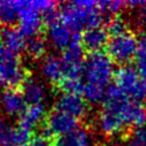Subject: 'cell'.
<instances>
[{
  "mask_svg": "<svg viewBox=\"0 0 146 146\" xmlns=\"http://www.w3.org/2000/svg\"><path fill=\"white\" fill-rule=\"evenodd\" d=\"M115 75L114 62L103 51L90 52L83 63L82 97L88 104L104 102Z\"/></svg>",
  "mask_w": 146,
  "mask_h": 146,
  "instance_id": "cell-1",
  "label": "cell"
},
{
  "mask_svg": "<svg viewBox=\"0 0 146 146\" xmlns=\"http://www.w3.org/2000/svg\"><path fill=\"white\" fill-rule=\"evenodd\" d=\"M58 17L76 33L88 27L98 26L103 21V14L98 8V3L91 0H76L63 3Z\"/></svg>",
  "mask_w": 146,
  "mask_h": 146,
  "instance_id": "cell-2",
  "label": "cell"
},
{
  "mask_svg": "<svg viewBox=\"0 0 146 146\" xmlns=\"http://www.w3.org/2000/svg\"><path fill=\"white\" fill-rule=\"evenodd\" d=\"M115 87L129 99L140 102L146 97V80L143 79L133 66L123 65L115 71Z\"/></svg>",
  "mask_w": 146,
  "mask_h": 146,
  "instance_id": "cell-3",
  "label": "cell"
},
{
  "mask_svg": "<svg viewBox=\"0 0 146 146\" xmlns=\"http://www.w3.org/2000/svg\"><path fill=\"white\" fill-rule=\"evenodd\" d=\"M25 79L26 70L18 54L2 49L0 51V84L16 88L22 86Z\"/></svg>",
  "mask_w": 146,
  "mask_h": 146,
  "instance_id": "cell-4",
  "label": "cell"
},
{
  "mask_svg": "<svg viewBox=\"0 0 146 146\" xmlns=\"http://www.w3.org/2000/svg\"><path fill=\"white\" fill-rule=\"evenodd\" d=\"M137 43L138 38H136V35L130 31L112 35L106 46L107 55L113 62L122 64V66L128 65V63L133 60Z\"/></svg>",
  "mask_w": 146,
  "mask_h": 146,
  "instance_id": "cell-5",
  "label": "cell"
},
{
  "mask_svg": "<svg viewBox=\"0 0 146 146\" xmlns=\"http://www.w3.org/2000/svg\"><path fill=\"white\" fill-rule=\"evenodd\" d=\"M79 127V120L75 117L60 112L58 110H52L44 120L43 127V137H63L68 132L75 130Z\"/></svg>",
  "mask_w": 146,
  "mask_h": 146,
  "instance_id": "cell-6",
  "label": "cell"
},
{
  "mask_svg": "<svg viewBox=\"0 0 146 146\" xmlns=\"http://www.w3.org/2000/svg\"><path fill=\"white\" fill-rule=\"evenodd\" d=\"M42 16L34 1H19L18 23L19 30L29 39L39 35L42 24Z\"/></svg>",
  "mask_w": 146,
  "mask_h": 146,
  "instance_id": "cell-7",
  "label": "cell"
},
{
  "mask_svg": "<svg viewBox=\"0 0 146 146\" xmlns=\"http://www.w3.org/2000/svg\"><path fill=\"white\" fill-rule=\"evenodd\" d=\"M64 70H65V79H78L82 78V68L84 63V49L81 42L74 41L70 44L60 56Z\"/></svg>",
  "mask_w": 146,
  "mask_h": 146,
  "instance_id": "cell-8",
  "label": "cell"
},
{
  "mask_svg": "<svg viewBox=\"0 0 146 146\" xmlns=\"http://www.w3.org/2000/svg\"><path fill=\"white\" fill-rule=\"evenodd\" d=\"M78 40V33L64 24L59 17L48 24L47 41L52 48L64 51L70 44Z\"/></svg>",
  "mask_w": 146,
  "mask_h": 146,
  "instance_id": "cell-9",
  "label": "cell"
},
{
  "mask_svg": "<svg viewBox=\"0 0 146 146\" xmlns=\"http://www.w3.org/2000/svg\"><path fill=\"white\" fill-rule=\"evenodd\" d=\"M54 108L64 112L76 120L84 117L89 112V105L81 95L63 91L56 98Z\"/></svg>",
  "mask_w": 146,
  "mask_h": 146,
  "instance_id": "cell-10",
  "label": "cell"
},
{
  "mask_svg": "<svg viewBox=\"0 0 146 146\" xmlns=\"http://www.w3.org/2000/svg\"><path fill=\"white\" fill-rule=\"evenodd\" d=\"M21 92L27 105L46 104L49 96V89L46 82L35 75L26 76L22 83Z\"/></svg>",
  "mask_w": 146,
  "mask_h": 146,
  "instance_id": "cell-11",
  "label": "cell"
},
{
  "mask_svg": "<svg viewBox=\"0 0 146 146\" xmlns=\"http://www.w3.org/2000/svg\"><path fill=\"white\" fill-rule=\"evenodd\" d=\"M40 73L42 80L51 84H60L65 78V70L60 56L47 55L41 59Z\"/></svg>",
  "mask_w": 146,
  "mask_h": 146,
  "instance_id": "cell-12",
  "label": "cell"
},
{
  "mask_svg": "<svg viewBox=\"0 0 146 146\" xmlns=\"http://www.w3.org/2000/svg\"><path fill=\"white\" fill-rule=\"evenodd\" d=\"M27 104L19 90L16 88H7L0 97V108L2 112L9 116H21L25 111Z\"/></svg>",
  "mask_w": 146,
  "mask_h": 146,
  "instance_id": "cell-13",
  "label": "cell"
},
{
  "mask_svg": "<svg viewBox=\"0 0 146 146\" xmlns=\"http://www.w3.org/2000/svg\"><path fill=\"white\" fill-rule=\"evenodd\" d=\"M108 40L110 34L107 32V29L103 27L102 25H98L86 29L82 32L80 42L83 49L90 52H97L102 51V49L107 46Z\"/></svg>",
  "mask_w": 146,
  "mask_h": 146,
  "instance_id": "cell-14",
  "label": "cell"
},
{
  "mask_svg": "<svg viewBox=\"0 0 146 146\" xmlns=\"http://www.w3.org/2000/svg\"><path fill=\"white\" fill-rule=\"evenodd\" d=\"M47 117L46 104L27 105L25 111L18 117V125L30 132L36 129L41 123H44Z\"/></svg>",
  "mask_w": 146,
  "mask_h": 146,
  "instance_id": "cell-15",
  "label": "cell"
},
{
  "mask_svg": "<svg viewBox=\"0 0 146 146\" xmlns=\"http://www.w3.org/2000/svg\"><path fill=\"white\" fill-rule=\"evenodd\" d=\"M27 38L22 33L18 27L9 26L2 31V44L6 50L18 54L25 50Z\"/></svg>",
  "mask_w": 146,
  "mask_h": 146,
  "instance_id": "cell-16",
  "label": "cell"
},
{
  "mask_svg": "<svg viewBox=\"0 0 146 146\" xmlns=\"http://www.w3.org/2000/svg\"><path fill=\"white\" fill-rule=\"evenodd\" d=\"M92 137L88 129L78 127L58 139L57 146H91Z\"/></svg>",
  "mask_w": 146,
  "mask_h": 146,
  "instance_id": "cell-17",
  "label": "cell"
},
{
  "mask_svg": "<svg viewBox=\"0 0 146 146\" xmlns=\"http://www.w3.org/2000/svg\"><path fill=\"white\" fill-rule=\"evenodd\" d=\"M19 1L0 0V24L7 27L13 26L18 22Z\"/></svg>",
  "mask_w": 146,
  "mask_h": 146,
  "instance_id": "cell-18",
  "label": "cell"
},
{
  "mask_svg": "<svg viewBox=\"0 0 146 146\" xmlns=\"http://www.w3.org/2000/svg\"><path fill=\"white\" fill-rule=\"evenodd\" d=\"M47 49H48V42L40 35L29 38L26 41L25 51L27 56L34 60H39L46 57Z\"/></svg>",
  "mask_w": 146,
  "mask_h": 146,
  "instance_id": "cell-19",
  "label": "cell"
},
{
  "mask_svg": "<svg viewBox=\"0 0 146 146\" xmlns=\"http://www.w3.org/2000/svg\"><path fill=\"white\" fill-rule=\"evenodd\" d=\"M133 64V67L138 72V74L146 80V34H141L138 38Z\"/></svg>",
  "mask_w": 146,
  "mask_h": 146,
  "instance_id": "cell-20",
  "label": "cell"
},
{
  "mask_svg": "<svg viewBox=\"0 0 146 146\" xmlns=\"http://www.w3.org/2000/svg\"><path fill=\"white\" fill-rule=\"evenodd\" d=\"M98 8L103 15H117L123 10V8L127 6V1H99Z\"/></svg>",
  "mask_w": 146,
  "mask_h": 146,
  "instance_id": "cell-21",
  "label": "cell"
},
{
  "mask_svg": "<svg viewBox=\"0 0 146 146\" xmlns=\"http://www.w3.org/2000/svg\"><path fill=\"white\" fill-rule=\"evenodd\" d=\"M127 6L133 9L136 23L146 27V1H127Z\"/></svg>",
  "mask_w": 146,
  "mask_h": 146,
  "instance_id": "cell-22",
  "label": "cell"
},
{
  "mask_svg": "<svg viewBox=\"0 0 146 146\" xmlns=\"http://www.w3.org/2000/svg\"><path fill=\"white\" fill-rule=\"evenodd\" d=\"M15 125L7 119L0 117V146H10Z\"/></svg>",
  "mask_w": 146,
  "mask_h": 146,
  "instance_id": "cell-23",
  "label": "cell"
},
{
  "mask_svg": "<svg viewBox=\"0 0 146 146\" xmlns=\"http://www.w3.org/2000/svg\"><path fill=\"white\" fill-rule=\"evenodd\" d=\"M106 29H107V32L111 36L112 35H117V34H121V33H124V32L129 31L127 22L121 17L112 18L108 22V25H107Z\"/></svg>",
  "mask_w": 146,
  "mask_h": 146,
  "instance_id": "cell-24",
  "label": "cell"
},
{
  "mask_svg": "<svg viewBox=\"0 0 146 146\" xmlns=\"http://www.w3.org/2000/svg\"><path fill=\"white\" fill-rule=\"evenodd\" d=\"M130 141L136 146H146V125L139 129H136L130 138Z\"/></svg>",
  "mask_w": 146,
  "mask_h": 146,
  "instance_id": "cell-25",
  "label": "cell"
},
{
  "mask_svg": "<svg viewBox=\"0 0 146 146\" xmlns=\"http://www.w3.org/2000/svg\"><path fill=\"white\" fill-rule=\"evenodd\" d=\"M25 146H51V145H50L48 138H46L43 136H39V137L31 139V141Z\"/></svg>",
  "mask_w": 146,
  "mask_h": 146,
  "instance_id": "cell-26",
  "label": "cell"
},
{
  "mask_svg": "<svg viewBox=\"0 0 146 146\" xmlns=\"http://www.w3.org/2000/svg\"><path fill=\"white\" fill-rule=\"evenodd\" d=\"M114 146H136V145L129 140V141H128V143H125V144H122V145H114Z\"/></svg>",
  "mask_w": 146,
  "mask_h": 146,
  "instance_id": "cell-27",
  "label": "cell"
},
{
  "mask_svg": "<svg viewBox=\"0 0 146 146\" xmlns=\"http://www.w3.org/2000/svg\"><path fill=\"white\" fill-rule=\"evenodd\" d=\"M2 50V31L0 29V51Z\"/></svg>",
  "mask_w": 146,
  "mask_h": 146,
  "instance_id": "cell-28",
  "label": "cell"
},
{
  "mask_svg": "<svg viewBox=\"0 0 146 146\" xmlns=\"http://www.w3.org/2000/svg\"><path fill=\"white\" fill-rule=\"evenodd\" d=\"M144 106H145V108H146V97H145V105H144Z\"/></svg>",
  "mask_w": 146,
  "mask_h": 146,
  "instance_id": "cell-29",
  "label": "cell"
},
{
  "mask_svg": "<svg viewBox=\"0 0 146 146\" xmlns=\"http://www.w3.org/2000/svg\"><path fill=\"white\" fill-rule=\"evenodd\" d=\"M0 97H1V94H0Z\"/></svg>",
  "mask_w": 146,
  "mask_h": 146,
  "instance_id": "cell-30",
  "label": "cell"
}]
</instances>
